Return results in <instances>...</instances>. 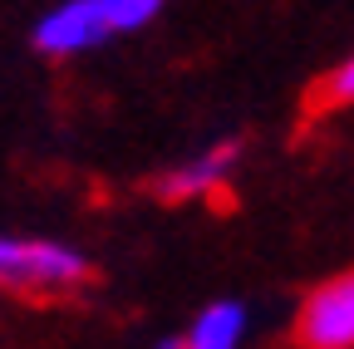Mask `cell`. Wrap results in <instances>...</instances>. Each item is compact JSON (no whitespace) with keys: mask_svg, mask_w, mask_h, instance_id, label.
Here are the masks:
<instances>
[{"mask_svg":"<svg viewBox=\"0 0 354 349\" xmlns=\"http://www.w3.org/2000/svg\"><path fill=\"white\" fill-rule=\"evenodd\" d=\"M88 276V256L55 236L0 232V285L15 290H69Z\"/></svg>","mask_w":354,"mask_h":349,"instance_id":"obj_1","label":"cell"},{"mask_svg":"<svg viewBox=\"0 0 354 349\" xmlns=\"http://www.w3.org/2000/svg\"><path fill=\"white\" fill-rule=\"evenodd\" d=\"M113 35L118 30L109 20L104 0H59V6H50L35 20L30 45L39 55H50V59H74V55H88V50L109 45Z\"/></svg>","mask_w":354,"mask_h":349,"instance_id":"obj_2","label":"cell"},{"mask_svg":"<svg viewBox=\"0 0 354 349\" xmlns=\"http://www.w3.org/2000/svg\"><path fill=\"white\" fill-rule=\"evenodd\" d=\"M300 349H354V271L320 281L295 310Z\"/></svg>","mask_w":354,"mask_h":349,"instance_id":"obj_3","label":"cell"},{"mask_svg":"<svg viewBox=\"0 0 354 349\" xmlns=\"http://www.w3.org/2000/svg\"><path fill=\"white\" fill-rule=\"evenodd\" d=\"M241 153H246L241 138H212V143H202L197 153H187L183 162H172L158 178V197L162 202H197V197L221 192L232 182V172L241 167Z\"/></svg>","mask_w":354,"mask_h":349,"instance_id":"obj_4","label":"cell"},{"mask_svg":"<svg viewBox=\"0 0 354 349\" xmlns=\"http://www.w3.org/2000/svg\"><path fill=\"white\" fill-rule=\"evenodd\" d=\"M251 334V305L246 300H212L192 315V325L183 330L187 349H241Z\"/></svg>","mask_w":354,"mask_h":349,"instance_id":"obj_5","label":"cell"},{"mask_svg":"<svg viewBox=\"0 0 354 349\" xmlns=\"http://www.w3.org/2000/svg\"><path fill=\"white\" fill-rule=\"evenodd\" d=\"M320 104H354V55L320 79Z\"/></svg>","mask_w":354,"mask_h":349,"instance_id":"obj_6","label":"cell"},{"mask_svg":"<svg viewBox=\"0 0 354 349\" xmlns=\"http://www.w3.org/2000/svg\"><path fill=\"white\" fill-rule=\"evenodd\" d=\"M153 349H187V339H183V334H167V339H158Z\"/></svg>","mask_w":354,"mask_h":349,"instance_id":"obj_7","label":"cell"}]
</instances>
